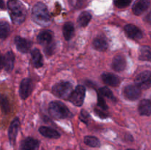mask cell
Segmentation results:
<instances>
[{
  "label": "cell",
  "instance_id": "cell-22",
  "mask_svg": "<svg viewBox=\"0 0 151 150\" xmlns=\"http://www.w3.org/2000/svg\"><path fill=\"white\" fill-rule=\"evenodd\" d=\"M63 33L65 39L66 41H69L75 34V28L72 22H66L63 27Z\"/></svg>",
  "mask_w": 151,
  "mask_h": 150
},
{
  "label": "cell",
  "instance_id": "cell-34",
  "mask_svg": "<svg viewBox=\"0 0 151 150\" xmlns=\"http://www.w3.org/2000/svg\"><path fill=\"white\" fill-rule=\"evenodd\" d=\"M105 111H106V110H97V109H95L96 113H97V114L101 118H107L108 117V113H105Z\"/></svg>",
  "mask_w": 151,
  "mask_h": 150
},
{
  "label": "cell",
  "instance_id": "cell-23",
  "mask_svg": "<svg viewBox=\"0 0 151 150\" xmlns=\"http://www.w3.org/2000/svg\"><path fill=\"white\" fill-rule=\"evenodd\" d=\"M91 19V15L88 12H83L81 13L78 19V23L79 26L84 27L88 24L89 21Z\"/></svg>",
  "mask_w": 151,
  "mask_h": 150
},
{
  "label": "cell",
  "instance_id": "cell-12",
  "mask_svg": "<svg viewBox=\"0 0 151 150\" xmlns=\"http://www.w3.org/2000/svg\"><path fill=\"white\" fill-rule=\"evenodd\" d=\"M15 62V56L11 51H7L3 57V67L6 71L10 72L13 69Z\"/></svg>",
  "mask_w": 151,
  "mask_h": 150
},
{
  "label": "cell",
  "instance_id": "cell-14",
  "mask_svg": "<svg viewBox=\"0 0 151 150\" xmlns=\"http://www.w3.org/2000/svg\"><path fill=\"white\" fill-rule=\"evenodd\" d=\"M19 125H20V123H19V120L18 118L15 119L13 121L11 122L10 125V127H9L8 130V136L9 139H10V142L12 144L15 142L16 141V136H17L18 131H19Z\"/></svg>",
  "mask_w": 151,
  "mask_h": 150
},
{
  "label": "cell",
  "instance_id": "cell-5",
  "mask_svg": "<svg viewBox=\"0 0 151 150\" xmlns=\"http://www.w3.org/2000/svg\"><path fill=\"white\" fill-rule=\"evenodd\" d=\"M86 95V89L83 85H78L72 92L69 97V100L75 105L80 107L84 101Z\"/></svg>",
  "mask_w": 151,
  "mask_h": 150
},
{
  "label": "cell",
  "instance_id": "cell-35",
  "mask_svg": "<svg viewBox=\"0 0 151 150\" xmlns=\"http://www.w3.org/2000/svg\"><path fill=\"white\" fill-rule=\"evenodd\" d=\"M3 68V57L0 53V70Z\"/></svg>",
  "mask_w": 151,
  "mask_h": 150
},
{
  "label": "cell",
  "instance_id": "cell-28",
  "mask_svg": "<svg viewBox=\"0 0 151 150\" xmlns=\"http://www.w3.org/2000/svg\"><path fill=\"white\" fill-rule=\"evenodd\" d=\"M100 95H101L102 96H106L107 97V98L113 100V101H115V100H116V98H115L114 96L113 93H112L111 91L109 88H108L107 87H103V88H100Z\"/></svg>",
  "mask_w": 151,
  "mask_h": 150
},
{
  "label": "cell",
  "instance_id": "cell-19",
  "mask_svg": "<svg viewBox=\"0 0 151 150\" xmlns=\"http://www.w3.org/2000/svg\"><path fill=\"white\" fill-rule=\"evenodd\" d=\"M38 131L43 136L46 137V138H54V139L60 138V134L58 131L54 129H52V128L47 127V126H41Z\"/></svg>",
  "mask_w": 151,
  "mask_h": 150
},
{
  "label": "cell",
  "instance_id": "cell-6",
  "mask_svg": "<svg viewBox=\"0 0 151 150\" xmlns=\"http://www.w3.org/2000/svg\"><path fill=\"white\" fill-rule=\"evenodd\" d=\"M151 73L149 71H142L135 78V83L138 88L147 89L151 85Z\"/></svg>",
  "mask_w": 151,
  "mask_h": 150
},
{
  "label": "cell",
  "instance_id": "cell-10",
  "mask_svg": "<svg viewBox=\"0 0 151 150\" xmlns=\"http://www.w3.org/2000/svg\"><path fill=\"white\" fill-rule=\"evenodd\" d=\"M53 38V32L51 30H43L38 34V37H37V41L40 44L43 46L49 45L51 44Z\"/></svg>",
  "mask_w": 151,
  "mask_h": 150
},
{
  "label": "cell",
  "instance_id": "cell-4",
  "mask_svg": "<svg viewBox=\"0 0 151 150\" xmlns=\"http://www.w3.org/2000/svg\"><path fill=\"white\" fill-rule=\"evenodd\" d=\"M53 94L63 99H68L72 92V85L69 82H60L55 84L52 89Z\"/></svg>",
  "mask_w": 151,
  "mask_h": 150
},
{
  "label": "cell",
  "instance_id": "cell-8",
  "mask_svg": "<svg viewBox=\"0 0 151 150\" xmlns=\"http://www.w3.org/2000/svg\"><path fill=\"white\" fill-rule=\"evenodd\" d=\"M124 95L126 99L134 101L139 98L141 96V91L137 85H130L125 87L124 89Z\"/></svg>",
  "mask_w": 151,
  "mask_h": 150
},
{
  "label": "cell",
  "instance_id": "cell-33",
  "mask_svg": "<svg viewBox=\"0 0 151 150\" xmlns=\"http://www.w3.org/2000/svg\"><path fill=\"white\" fill-rule=\"evenodd\" d=\"M71 5L74 7H78L81 4L82 0H69Z\"/></svg>",
  "mask_w": 151,
  "mask_h": 150
},
{
  "label": "cell",
  "instance_id": "cell-20",
  "mask_svg": "<svg viewBox=\"0 0 151 150\" xmlns=\"http://www.w3.org/2000/svg\"><path fill=\"white\" fill-rule=\"evenodd\" d=\"M93 46L98 51H105L108 49V42L104 37L98 36L93 41Z\"/></svg>",
  "mask_w": 151,
  "mask_h": 150
},
{
  "label": "cell",
  "instance_id": "cell-17",
  "mask_svg": "<svg viewBox=\"0 0 151 150\" xmlns=\"http://www.w3.org/2000/svg\"><path fill=\"white\" fill-rule=\"evenodd\" d=\"M102 79L108 85L116 87L119 84V79L116 75L111 73H104L102 74Z\"/></svg>",
  "mask_w": 151,
  "mask_h": 150
},
{
  "label": "cell",
  "instance_id": "cell-25",
  "mask_svg": "<svg viewBox=\"0 0 151 150\" xmlns=\"http://www.w3.org/2000/svg\"><path fill=\"white\" fill-rule=\"evenodd\" d=\"M0 107H1L3 113H5V114H7L10 111V107L8 99L6 97V96L1 94H0Z\"/></svg>",
  "mask_w": 151,
  "mask_h": 150
},
{
  "label": "cell",
  "instance_id": "cell-11",
  "mask_svg": "<svg viewBox=\"0 0 151 150\" xmlns=\"http://www.w3.org/2000/svg\"><path fill=\"white\" fill-rule=\"evenodd\" d=\"M15 44L17 47V49L22 53L27 52L32 45L30 41L19 36L15 38Z\"/></svg>",
  "mask_w": 151,
  "mask_h": 150
},
{
  "label": "cell",
  "instance_id": "cell-13",
  "mask_svg": "<svg viewBox=\"0 0 151 150\" xmlns=\"http://www.w3.org/2000/svg\"><path fill=\"white\" fill-rule=\"evenodd\" d=\"M149 6H150V1L148 0H139L133 6V12L137 16H139L147 10Z\"/></svg>",
  "mask_w": 151,
  "mask_h": 150
},
{
  "label": "cell",
  "instance_id": "cell-16",
  "mask_svg": "<svg viewBox=\"0 0 151 150\" xmlns=\"http://www.w3.org/2000/svg\"><path fill=\"white\" fill-rule=\"evenodd\" d=\"M38 141L30 137L24 140L21 144V148L22 150H38Z\"/></svg>",
  "mask_w": 151,
  "mask_h": 150
},
{
  "label": "cell",
  "instance_id": "cell-9",
  "mask_svg": "<svg viewBox=\"0 0 151 150\" xmlns=\"http://www.w3.org/2000/svg\"><path fill=\"white\" fill-rule=\"evenodd\" d=\"M125 32L127 36L134 40H139L142 38V32L137 26L133 24H128L125 26Z\"/></svg>",
  "mask_w": 151,
  "mask_h": 150
},
{
  "label": "cell",
  "instance_id": "cell-3",
  "mask_svg": "<svg viewBox=\"0 0 151 150\" xmlns=\"http://www.w3.org/2000/svg\"><path fill=\"white\" fill-rule=\"evenodd\" d=\"M49 113L52 117L58 119L71 117L72 114L63 102L59 101H52L49 105Z\"/></svg>",
  "mask_w": 151,
  "mask_h": 150
},
{
  "label": "cell",
  "instance_id": "cell-15",
  "mask_svg": "<svg viewBox=\"0 0 151 150\" xmlns=\"http://www.w3.org/2000/svg\"><path fill=\"white\" fill-rule=\"evenodd\" d=\"M126 67V60L124 56L117 55L114 57L113 62H112V68L116 71H122L125 70Z\"/></svg>",
  "mask_w": 151,
  "mask_h": 150
},
{
  "label": "cell",
  "instance_id": "cell-37",
  "mask_svg": "<svg viewBox=\"0 0 151 150\" xmlns=\"http://www.w3.org/2000/svg\"><path fill=\"white\" fill-rule=\"evenodd\" d=\"M127 150H134V149H127Z\"/></svg>",
  "mask_w": 151,
  "mask_h": 150
},
{
  "label": "cell",
  "instance_id": "cell-36",
  "mask_svg": "<svg viewBox=\"0 0 151 150\" xmlns=\"http://www.w3.org/2000/svg\"><path fill=\"white\" fill-rule=\"evenodd\" d=\"M0 8L1 9L4 8V1H3V0H0Z\"/></svg>",
  "mask_w": 151,
  "mask_h": 150
},
{
  "label": "cell",
  "instance_id": "cell-21",
  "mask_svg": "<svg viewBox=\"0 0 151 150\" xmlns=\"http://www.w3.org/2000/svg\"><path fill=\"white\" fill-rule=\"evenodd\" d=\"M33 66L35 68H40L43 66V58L41 52L38 49H34L31 51Z\"/></svg>",
  "mask_w": 151,
  "mask_h": 150
},
{
  "label": "cell",
  "instance_id": "cell-2",
  "mask_svg": "<svg viewBox=\"0 0 151 150\" xmlns=\"http://www.w3.org/2000/svg\"><path fill=\"white\" fill-rule=\"evenodd\" d=\"M32 19L35 23L43 26H47L50 24V16L47 10V6L41 2H38L32 8Z\"/></svg>",
  "mask_w": 151,
  "mask_h": 150
},
{
  "label": "cell",
  "instance_id": "cell-1",
  "mask_svg": "<svg viewBox=\"0 0 151 150\" xmlns=\"http://www.w3.org/2000/svg\"><path fill=\"white\" fill-rule=\"evenodd\" d=\"M10 17L14 24H20L26 19L27 10L19 0H9L7 2Z\"/></svg>",
  "mask_w": 151,
  "mask_h": 150
},
{
  "label": "cell",
  "instance_id": "cell-29",
  "mask_svg": "<svg viewBox=\"0 0 151 150\" xmlns=\"http://www.w3.org/2000/svg\"><path fill=\"white\" fill-rule=\"evenodd\" d=\"M131 0H114V5L119 8H124L129 5Z\"/></svg>",
  "mask_w": 151,
  "mask_h": 150
},
{
  "label": "cell",
  "instance_id": "cell-27",
  "mask_svg": "<svg viewBox=\"0 0 151 150\" xmlns=\"http://www.w3.org/2000/svg\"><path fill=\"white\" fill-rule=\"evenodd\" d=\"M84 143L91 147H99L100 146V142L98 138L94 136H86L84 138Z\"/></svg>",
  "mask_w": 151,
  "mask_h": 150
},
{
  "label": "cell",
  "instance_id": "cell-32",
  "mask_svg": "<svg viewBox=\"0 0 151 150\" xmlns=\"http://www.w3.org/2000/svg\"><path fill=\"white\" fill-rule=\"evenodd\" d=\"M81 116L80 119H81V121H84L85 123H87V122H88V119L89 118V115H88V113H86L85 110H82V111H81V116Z\"/></svg>",
  "mask_w": 151,
  "mask_h": 150
},
{
  "label": "cell",
  "instance_id": "cell-18",
  "mask_svg": "<svg viewBox=\"0 0 151 150\" xmlns=\"http://www.w3.org/2000/svg\"><path fill=\"white\" fill-rule=\"evenodd\" d=\"M139 113L142 116H150L151 114V103L149 99H143L139 104Z\"/></svg>",
  "mask_w": 151,
  "mask_h": 150
},
{
  "label": "cell",
  "instance_id": "cell-30",
  "mask_svg": "<svg viewBox=\"0 0 151 150\" xmlns=\"http://www.w3.org/2000/svg\"><path fill=\"white\" fill-rule=\"evenodd\" d=\"M97 98H98V99H97V105H98L102 110H107L108 106L106 105V101H105L103 97L100 94H98V95H97Z\"/></svg>",
  "mask_w": 151,
  "mask_h": 150
},
{
  "label": "cell",
  "instance_id": "cell-7",
  "mask_svg": "<svg viewBox=\"0 0 151 150\" xmlns=\"http://www.w3.org/2000/svg\"><path fill=\"white\" fill-rule=\"evenodd\" d=\"M33 89L32 80L30 79H24L21 82L20 88H19V95L22 99H26L30 94L32 93Z\"/></svg>",
  "mask_w": 151,
  "mask_h": 150
},
{
  "label": "cell",
  "instance_id": "cell-26",
  "mask_svg": "<svg viewBox=\"0 0 151 150\" xmlns=\"http://www.w3.org/2000/svg\"><path fill=\"white\" fill-rule=\"evenodd\" d=\"M10 32V25L6 21L0 22V38L5 39Z\"/></svg>",
  "mask_w": 151,
  "mask_h": 150
},
{
  "label": "cell",
  "instance_id": "cell-24",
  "mask_svg": "<svg viewBox=\"0 0 151 150\" xmlns=\"http://www.w3.org/2000/svg\"><path fill=\"white\" fill-rule=\"evenodd\" d=\"M139 60L150 61L151 59V49L149 46H143L139 50Z\"/></svg>",
  "mask_w": 151,
  "mask_h": 150
},
{
  "label": "cell",
  "instance_id": "cell-31",
  "mask_svg": "<svg viewBox=\"0 0 151 150\" xmlns=\"http://www.w3.org/2000/svg\"><path fill=\"white\" fill-rule=\"evenodd\" d=\"M55 48V44H50L49 45L47 46V48H46V49L44 50V51H46V53H47L48 55H51V54H52L53 52H54Z\"/></svg>",
  "mask_w": 151,
  "mask_h": 150
}]
</instances>
